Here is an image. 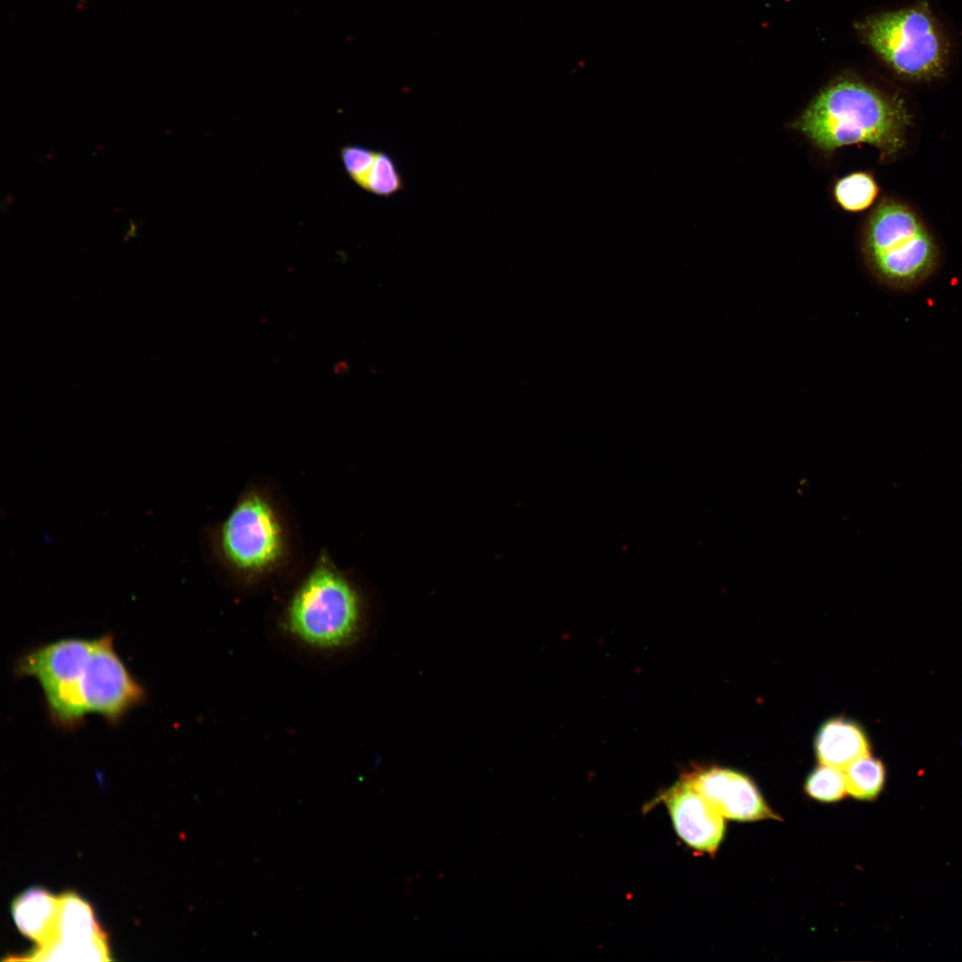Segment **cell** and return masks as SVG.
Masks as SVG:
<instances>
[{"mask_svg":"<svg viewBox=\"0 0 962 962\" xmlns=\"http://www.w3.org/2000/svg\"><path fill=\"white\" fill-rule=\"evenodd\" d=\"M39 685L51 719L67 730L77 727L88 713L116 723L146 697L118 655L111 635L63 639L45 658Z\"/></svg>","mask_w":962,"mask_h":962,"instance_id":"obj_1","label":"cell"},{"mask_svg":"<svg viewBox=\"0 0 962 962\" xmlns=\"http://www.w3.org/2000/svg\"><path fill=\"white\" fill-rule=\"evenodd\" d=\"M914 116L906 101L855 77L838 78L811 100L791 127L824 153L868 144L883 161L908 146Z\"/></svg>","mask_w":962,"mask_h":962,"instance_id":"obj_2","label":"cell"},{"mask_svg":"<svg viewBox=\"0 0 962 962\" xmlns=\"http://www.w3.org/2000/svg\"><path fill=\"white\" fill-rule=\"evenodd\" d=\"M863 263L882 287L909 292L925 284L941 262L939 245L909 205L884 198L869 214L861 236Z\"/></svg>","mask_w":962,"mask_h":962,"instance_id":"obj_3","label":"cell"},{"mask_svg":"<svg viewBox=\"0 0 962 962\" xmlns=\"http://www.w3.org/2000/svg\"><path fill=\"white\" fill-rule=\"evenodd\" d=\"M860 29L869 46L904 80L941 77L948 61V42L926 2L871 15Z\"/></svg>","mask_w":962,"mask_h":962,"instance_id":"obj_4","label":"cell"},{"mask_svg":"<svg viewBox=\"0 0 962 962\" xmlns=\"http://www.w3.org/2000/svg\"><path fill=\"white\" fill-rule=\"evenodd\" d=\"M361 611V598L354 584L329 564L320 563L294 592L286 624L308 646L336 648L353 637Z\"/></svg>","mask_w":962,"mask_h":962,"instance_id":"obj_5","label":"cell"},{"mask_svg":"<svg viewBox=\"0 0 962 962\" xmlns=\"http://www.w3.org/2000/svg\"><path fill=\"white\" fill-rule=\"evenodd\" d=\"M220 547L227 562L245 574L257 575L277 565L285 550L284 531L272 503L251 493L224 520Z\"/></svg>","mask_w":962,"mask_h":962,"instance_id":"obj_6","label":"cell"},{"mask_svg":"<svg viewBox=\"0 0 962 962\" xmlns=\"http://www.w3.org/2000/svg\"><path fill=\"white\" fill-rule=\"evenodd\" d=\"M107 961L110 960L105 933L91 905L76 893L60 896L55 933L51 942L37 947L20 960Z\"/></svg>","mask_w":962,"mask_h":962,"instance_id":"obj_7","label":"cell"},{"mask_svg":"<svg viewBox=\"0 0 962 962\" xmlns=\"http://www.w3.org/2000/svg\"><path fill=\"white\" fill-rule=\"evenodd\" d=\"M661 798L682 841L701 852L713 853L718 849L725 831L724 817L687 778L663 793Z\"/></svg>","mask_w":962,"mask_h":962,"instance_id":"obj_8","label":"cell"},{"mask_svg":"<svg viewBox=\"0 0 962 962\" xmlns=\"http://www.w3.org/2000/svg\"><path fill=\"white\" fill-rule=\"evenodd\" d=\"M686 778L724 818L741 821L777 818L754 782L742 773L711 768Z\"/></svg>","mask_w":962,"mask_h":962,"instance_id":"obj_9","label":"cell"},{"mask_svg":"<svg viewBox=\"0 0 962 962\" xmlns=\"http://www.w3.org/2000/svg\"><path fill=\"white\" fill-rule=\"evenodd\" d=\"M60 909V896L34 887L20 893L12 905L14 923L20 932L45 945L54 936Z\"/></svg>","mask_w":962,"mask_h":962,"instance_id":"obj_10","label":"cell"},{"mask_svg":"<svg viewBox=\"0 0 962 962\" xmlns=\"http://www.w3.org/2000/svg\"><path fill=\"white\" fill-rule=\"evenodd\" d=\"M815 751L821 764L840 769L869 754L868 739L855 722L842 718L826 722L815 738Z\"/></svg>","mask_w":962,"mask_h":962,"instance_id":"obj_11","label":"cell"},{"mask_svg":"<svg viewBox=\"0 0 962 962\" xmlns=\"http://www.w3.org/2000/svg\"><path fill=\"white\" fill-rule=\"evenodd\" d=\"M879 193L874 176L865 171L852 172L837 179L834 184L833 196L836 204L849 213H859L869 208Z\"/></svg>","mask_w":962,"mask_h":962,"instance_id":"obj_12","label":"cell"},{"mask_svg":"<svg viewBox=\"0 0 962 962\" xmlns=\"http://www.w3.org/2000/svg\"><path fill=\"white\" fill-rule=\"evenodd\" d=\"M843 770L847 793L857 799H874L884 787L885 767L870 754L854 760Z\"/></svg>","mask_w":962,"mask_h":962,"instance_id":"obj_13","label":"cell"},{"mask_svg":"<svg viewBox=\"0 0 962 962\" xmlns=\"http://www.w3.org/2000/svg\"><path fill=\"white\" fill-rule=\"evenodd\" d=\"M404 187V178L395 158L387 151H377L364 191L378 197L390 198Z\"/></svg>","mask_w":962,"mask_h":962,"instance_id":"obj_14","label":"cell"},{"mask_svg":"<svg viewBox=\"0 0 962 962\" xmlns=\"http://www.w3.org/2000/svg\"><path fill=\"white\" fill-rule=\"evenodd\" d=\"M805 791L812 798L822 802H836L847 793L844 770L821 764L808 777Z\"/></svg>","mask_w":962,"mask_h":962,"instance_id":"obj_15","label":"cell"},{"mask_svg":"<svg viewBox=\"0 0 962 962\" xmlns=\"http://www.w3.org/2000/svg\"><path fill=\"white\" fill-rule=\"evenodd\" d=\"M377 151L357 143L344 145L339 159L348 178L364 191Z\"/></svg>","mask_w":962,"mask_h":962,"instance_id":"obj_16","label":"cell"},{"mask_svg":"<svg viewBox=\"0 0 962 962\" xmlns=\"http://www.w3.org/2000/svg\"><path fill=\"white\" fill-rule=\"evenodd\" d=\"M136 229H137L136 223L134 220L131 219L129 221V223H128V229L126 232L124 240H130L133 237H135L136 236Z\"/></svg>","mask_w":962,"mask_h":962,"instance_id":"obj_17","label":"cell"}]
</instances>
